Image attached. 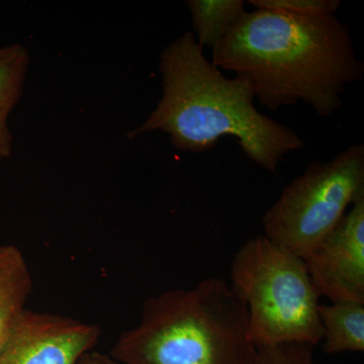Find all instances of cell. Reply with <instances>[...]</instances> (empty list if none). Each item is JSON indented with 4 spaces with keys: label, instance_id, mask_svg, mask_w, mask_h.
I'll return each instance as SVG.
<instances>
[{
    "label": "cell",
    "instance_id": "cell-8",
    "mask_svg": "<svg viewBox=\"0 0 364 364\" xmlns=\"http://www.w3.org/2000/svg\"><path fill=\"white\" fill-rule=\"evenodd\" d=\"M323 350L327 354L364 350V304L336 301L321 305Z\"/></svg>",
    "mask_w": 364,
    "mask_h": 364
},
{
    "label": "cell",
    "instance_id": "cell-9",
    "mask_svg": "<svg viewBox=\"0 0 364 364\" xmlns=\"http://www.w3.org/2000/svg\"><path fill=\"white\" fill-rule=\"evenodd\" d=\"M28 64L30 54L25 46L0 48V162L13 154L14 139L7 121L23 95Z\"/></svg>",
    "mask_w": 364,
    "mask_h": 364
},
{
    "label": "cell",
    "instance_id": "cell-13",
    "mask_svg": "<svg viewBox=\"0 0 364 364\" xmlns=\"http://www.w3.org/2000/svg\"><path fill=\"white\" fill-rule=\"evenodd\" d=\"M250 364H316L314 346L309 344L287 343L256 348Z\"/></svg>",
    "mask_w": 364,
    "mask_h": 364
},
{
    "label": "cell",
    "instance_id": "cell-7",
    "mask_svg": "<svg viewBox=\"0 0 364 364\" xmlns=\"http://www.w3.org/2000/svg\"><path fill=\"white\" fill-rule=\"evenodd\" d=\"M303 259L321 296L364 304V198Z\"/></svg>",
    "mask_w": 364,
    "mask_h": 364
},
{
    "label": "cell",
    "instance_id": "cell-6",
    "mask_svg": "<svg viewBox=\"0 0 364 364\" xmlns=\"http://www.w3.org/2000/svg\"><path fill=\"white\" fill-rule=\"evenodd\" d=\"M100 334L92 323L25 308L0 334V364H78Z\"/></svg>",
    "mask_w": 364,
    "mask_h": 364
},
{
    "label": "cell",
    "instance_id": "cell-11",
    "mask_svg": "<svg viewBox=\"0 0 364 364\" xmlns=\"http://www.w3.org/2000/svg\"><path fill=\"white\" fill-rule=\"evenodd\" d=\"M193 36L200 47L215 49L245 14L243 0H188Z\"/></svg>",
    "mask_w": 364,
    "mask_h": 364
},
{
    "label": "cell",
    "instance_id": "cell-2",
    "mask_svg": "<svg viewBox=\"0 0 364 364\" xmlns=\"http://www.w3.org/2000/svg\"><path fill=\"white\" fill-rule=\"evenodd\" d=\"M162 97L129 138L149 132L168 134L182 152H205L223 136L238 140L244 154L269 172L304 141L286 124L254 107V91L240 76L227 78L208 61L193 33H184L161 53Z\"/></svg>",
    "mask_w": 364,
    "mask_h": 364
},
{
    "label": "cell",
    "instance_id": "cell-3",
    "mask_svg": "<svg viewBox=\"0 0 364 364\" xmlns=\"http://www.w3.org/2000/svg\"><path fill=\"white\" fill-rule=\"evenodd\" d=\"M248 310L226 280L210 277L144 303L140 322L112 349L119 364H250Z\"/></svg>",
    "mask_w": 364,
    "mask_h": 364
},
{
    "label": "cell",
    "instance_id": "cell-5",
    "mask_svg": "<svg viewBox=\"0 0 364 364\" xmlns=\"http://www.w3.org/2000/svg\"><path fill=\"white\" fill-rule=\"evenodd\" d=\"M364 198V145L342 150L330 161L313 162L282 191L262 218L264 236L304 258Z\"/></svg>",
    "mask_w": 364,
    "mask_h": 364
},
{
    "label": "cell",
    "instance_id": "cell-1",
    "mask_svg": "<svg viewBox=\"0 0 364 364\" xmlns=\"http://www.w3.org/2000/svg\"><path fill=\"white\" fill-rule=\"evenodd\" d=\"M212 51L213 65L246 79L272 111L301 100L332 116L347 86L364 75L350 30L336 16L245 11Z\"/></svg>",
    "mask_w": 364,
    "mask_h": 364
},
{
    "label": "cell",
    "instance_id": "cell-14",
    "mask_svg": "<svg viewBox=\"0 0 364 364\" xmlns=\"http://www.w3.org/2000/svg\"><path fill=\"white\" fill-rule=\"evenodd\" d=\"M78 364H119L111 358L102 355L98 352L90 351L86 353Z\"/></svg>",
    "mask_w": 364,
    "mask_h": 364
},
{
    "label": "cell",
    "instance_id": "cell-4",
    "mask_svg": "<svg viewBox=\"0 0 364 364\" xmlns=\"http://www.w3.org/2000/svg\"><path fill=\"white\" fill-rule=\"evenodd\" d=\"M230 287L248 310L249 335L256 348L322 342L318 293L303 258L264 235L235 253Z\"/></svg>",
    "mask_w": 364,
    "mask_h": 364
},
{
    "label": "cell",
    "instance_id": "cell-12",
    "mask_svg": "<svg viewBox=\"0 0 364 364\" xmlns=\"http://www.w3.org/2000/svg\"><path fill=\"white\" fill-rule=\"evenodd\" d=\"M247 2L256 9L298 16H335L341 6L339 0H249Z\"/></svg>",
    "mask_w": 364,
    "mask_h": 364
},
{
    "label": "cell",
    "instance_id": "cell-10",
    "mask_svg": "<svg viewBox=\"0 0 364 364\" xmlns=\"http://www.w3.org/2000/svg\"><path fill=\"white\" fill-rule=\"evenodd\" d=\"M33 279L23 252L0 245V334L23 309L32 293Z\"/></svg>",
    "mask_w": 364,
    "mask_h": 364
}]
</instances>
